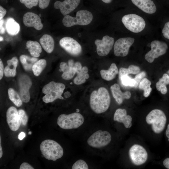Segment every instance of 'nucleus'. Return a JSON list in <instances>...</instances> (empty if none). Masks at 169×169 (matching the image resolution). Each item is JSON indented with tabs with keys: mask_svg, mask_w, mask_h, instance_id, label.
Segmentation results:
<instances>
[{
	"mask_svg": "<svg viewBox=\"0 0 169 169\" xmlns=\"http://www.w3.org/2000/svg\"><path fill=\"white\" fill-rule=\"evenodd\" d=\"M110 103L109 92L105 87H101L98 90L93 91L90 95L89 105L91 110L97 114L106 112Z\"/></svg>",
	"mask_w": 169,
	"mask_h": 169,
	"instance_id": "1",
	"label": "nucleus"
},
{
	"mask_svg": "<svg viewBox=\"0 0 169 169\" xmlns=\"http://www.w3.org/2000/svg\"><path fill=\"white\" fill-rule=\"evenodd\" d=\"M77 111L69 114H62L58 117L57 123L64 130L77 129L84 124L85 119L82 115Z\"/></svg>",
	"mask_w": 169,
	"mask_h": 169,
	"instance_id": "2",
	"label": "nucleus"
},
{
	"mask_svg": "<svg viewBox=\"0 0 169 169\" xmlns=\"http://www.w3.org/2000/svg\"><path fill=\"white\" fill-rule=\"evenodd\" d=\"M40 149L45 158L53 161L61 158L64 154L62 147L58 143L52 140L43 141L40 144Z\"/></svg>",
	"mask_w": 169,
	"mask_h": 169,
	"instance_id": "3",
	"label": "nucleus"
},
{
	"mask_svg": "<svg viewBox=\"0 0 169 169\" xmlns=\"http://www.w3.org/2000/svg\"><path fill=\"white\" fill-rule=\"evenodd\" d=\"M111 140V136L109 132L99 130L94 132L88 137L87 143L90 147L100 150L108 145Z\"/></svg>",
	"mask_w": 169,
	"mask_h": 169,
	"instance_id": "4",
	"label": "nucleus"
},
{
	"mask_svg": "<svg viewBox=\"0 0 169 169\" xmlns=\"http://www.w3.org/2000/svg\"><path fill=\"white\" fill-rule=\"evenodd\" d=\"M65 88L64 84L62 83L50 82L42 89V92L45 94L43 97V101L47 103L53 102L57 99L64 100L61 95Z\"/></svg>",
	"mask_w": 169,
	"mask_h": 169,
	"instance_id": "5",
	"label": "nucleus"
},
{
	"mask_svg": "<svg viewBox=\"0 0 169 169\" xmlns=\"http://www.w3.org/2000/svg\"><path fill=\"white\" fill-rule=\"evenodd\" d=\"M146 123L151 125L153 131L159 134L164 129L166 122V117L164 112L161 110L155 109L151 111L146 118Z\"/></svg>",
	"mask_w": 169,
	"mask_h": 169,
	"instance_id": "6",
	"label": "nucleus"
},
{
	"mask_svg": "<svg viewBox=\"0 0 169 169\" xmlns=\"http://www.w3.org/2000/svg\"><path fill=\"white\" fill-rule=\"evenodd\" d=\"M76 17L67 15L64 16L62 20L64 25L68 27L78 25H86L89 24L93 19V15L89 11L81 10L76 13Z\"/></svg>",
	"mask_w": 169,
	"mask_h": 169,
	"instance_id": "7",
	"label": "nucleus"
},
{
	"mask_svg": "<svg viewBox=\"0 0 169 169\" xmlns=\"http://www.w3.org/2000/svg\"><path fill=\"white\" fill-rule=\"evenodd\" d=\"M122 22L127 29L134 33L142 31L146 26V23L144 19L135 14L124 15L122 18Z\"/></svg>",
	"mask_w": 169,
	"mask_h": 169,
	"instance_id": "8",
	"label": "nucleus"
},
{
	"mask_svg": "<svg viewBox=\"0 0 169 169\" xmlns=\"http://www.w3.org/2000/svg\"><path fill=\"white\" fill-rule=\"evenodd\" d=\"M151 50L145 55V59L150 63L154 59L165 54L168 49L167 44L165 42L158 40L151 42L150 44Z\"/></svg>",
	"mask_w": 169,
	"mask_h": 169,
	"instance_id": "9",
	"label": "nucleus"
},
{
	"mask_svg": "<svg viewBox=\"0 0 169 169\" xmlns=\"http://www.w3.org/2000/svg\"><path fill=\"white\" fill-rule=\"evenodd\" d=\"M129 154L132 163L136 166L144 164L148 158V154L146 150L138 144L132 146L129 149Z\"/></svg>",
	"mask_w": 169,
	"mask_h": 169,
	"instance_id": "10",
	"label": "nucleus"
},
{
	"mask_svg": "<svg viewBox=\"0 0 169 169\" xmlns=\"http://www.w3.org/2000/svg\"><path fill=\"white\" fill-rule=\"evenodd\" d=\"M134 41L135 38L131 37L122 38L117 40L114 46L115 55L118 57L126 56Z\"/></svg>",
	"mask_w": 169,
	"mask_h": 169,
	"instance_id": "11",
	"label": "nucleus"
},
{
	"mask_svg": "<svg viewBox=\"0 0 169 169\" xmlns=\"http://www.w3.org/2000/svg\"><path fill=\"white\" fill-rule=\"evenodd\" d=\"M114 43V38L108 35L103 36L102 40L96 39L95 43L98 54L100 56L107 55L112 49Z\"/></svg>",
	"mask_w": 169,
	"mask_h": 169,
	"instance_id": "12",
	"label": "nucleus"
},
{
	"mask_svg": "<svg viewBox=\"0 0 169 169\" xmlns=\"http://www.w3.org/2000/svg\"><path fill=\"white\" fill-rule=\"evenodd\" d=\"M60 46L69 54L74 56L79 55L81 52L82 47L74 39L65 37L59 41Z\"/></svg>",
	"mask_w": 169,
	"mask_h": 169,
	"instance_id": "13",
	"label": "nucleus"
},
{
	"mask_svg": "<svg viewBox=\"0 0 169 169\" xmlns=\"http://www.w3.org/2000/svg\"><path fill=\"white\" fill-rule=\"evenodd\" d=\"M6 116L7 123L11 130L13 131H17L21 125V121L16 108L13 106L9 108Z\"/></svg>",
	"mask_w": 169,
	"mask_h": 169,
	"instance_id": "14",
	"label": "nucleus"
},
{
	"mask_svg": "<svg viewBox=\"0 0 169 169\" xmlns=\"http://www.w3.org/2000/svg\"><path fill=\"white\" fill-rule=\"evenodd\" d=\"M19 83L20 96L22 102L27 103L30 99L29 89L32 85L31 80L28 76L23 75L20 77Z\"/></svg>",
	"mask_w": 169,
	"mask_h": 169,
	"instance_id": "15",
	"label": "nucleus"
},
{
	"mask_svg": "<svg viewBox=\"0 0 169 169\" xmlns=\"http://www.w3.org/2000/svg\"><path fill=\"white\" fill-rule=\"evenodd\" d=\"M80 0H64L63 2L57 1L55 2V8L59 9L61 13L65 16L74 11L79 5Z\"/></svg>",
	"mask_w": 169,
	"mask_h": 169,
	"instance_id": "16",
	"label": "nucleus"
},
{
	"mask_svg": "<svg viewBox=\"0 0 169 169\" xmlns=\"http://www.w3.org/2000/svg\"><path fill=\"white\" fill-rule=\"evenodd\" d=\"M23 22L26 26L33 27L38 30L41 29L43 27L39 16L32 12H27L24 14Z\"/></svg>",
	"mask_w": 169,
	"mask_h": 169,
	"instance_id": "17",
	"label": "nucleus"
},
{
	"mask_svg": "<svg viewBox=\"0 0 169 169\" xmlns=\"http://www.w3.org/2000/svg\"><path fill=\"white\" fill-rule=\"evenodd\" d=\"M132 3L144 12L148 14L155 13L157 8L152 0H131Z\"/></svg>",
	"mask_w": 169,
	"mask_h": 169,
	"instance_id": "18",
	"label": "nucleus"
},
{
	"mask_svg": "<svg viewBox=\"0 0 169 169\" xmlns=\"http://www.w3.org/2000/svg\"><path fill=\"white\" fill-rule=\"evenodd\" d=\"M113 120L119 123H122L126 128H128L132 121V117L127 115V111L125 109H117L114 114Z\"/></svg>",
	"mask_w": 169,
	"mask_h": 169,
	"instance_id": "19",
	"label": "nucleus"
},
{
	"mask_svg": "<svg viewBox=\"0 0 169 169\" xmlns=\"http://www.w3.org/2000/svg\"><path fill=\"white\" fill-rule=\"evenodd\" d=\"M110 89L113 96L116 102L119 104H121L125 99H129L131 96L130 92L126 91L122 92L119 84H115L111 86Z\"/></svg>",
	"mask_w": 169,
	"mask_h": 169,
	"instance_id": "20",
	"label": "nucleus"
},
{
	"mask_svg": "<svg viewBox=\"0 0 169 169\" xmlns=\"http://www.w3.org/2000/svg\"><path fill=\"white\" fill-rule=\"evenodd\" d=\"M39 42L45 51L50 53L54 48V41L52 37L49 35L45 34L40 39Z\"/></svg>",
	"mask_w": 169,
	"mask_h": 169,
	"instance_id": "21",
	"label": "nucleus"
},
{
	"mask_svg": "<svg viewBox=\"0 0 169 169\" xmlns=\"http://www.w3.org/2000/svg\"><path fill=\"white\" fill-rule=\"evenodd\" d=\"M100 74L103 79L107 81H110L114 79L118 73V68L115 63H112L108 70L102 69Z\"/></svg>",
	"mask_w": 169,
	"mask_h": 169,
	"instance_id": "22",
	"label": "nucleus"
},
{
	"mask_svg": "<svg viewBox=\"0 0 169 169\" xmlns=\"http://www.w3.org/2000/svg\"><path fill=\"white\" fill-rule=\"evenodd\" d=\"M5 26L7 32L10 35H16L19 32L20 27L19 23L12 18H7Z\"/></svg>",
	"mask_w": 169,
	"mask_h": 169,
	"instance_id": "23",
	"label": "nucleus"
},
{
	"mask_svg": "<svg viewBox=\"0 0 169 169\" xmlns=\"http://www.w3.org/2000/svg\"><path fill=\"white\" fill-rule=\"evenodd\" d=\"M169 85V75L166 72L163 74L156 84V89L163 95H166L168 91L167 86Z\"/></svg>",
	"mask_w": 169,
	"mask_h": 169,
	"instance_id": "24",
	"label": "nucleus"
},
{
	"mask_svg": "<svg viewBox=\"0 0 169 169\" xmlns=\"http://www.w3.org/2000/svg\"><path fill=\"white\" fill-rule=\"evenodd\" d=\"M7 65L4 69V73L6 77H14L16 75V69L18 63V59L16 57H13L7 61Z\"/></svg>",
	"mask_w": 169,
	"mask_h": 169,
	"instance_id": "25",
	"label": "nucleus"
},
{
	"mask_svg": "<svg viewBox=\"0 0 169 169\" xmlns=\"http://www.w3.org/2000/svg\"><path fill=\"white\" fill-rule=\"evenodd\" d=\"M26 46L30 54L33 57H38L40 56L42 52L41 47L37 41L31 40L28 41Z\"/></svg>",
	"mask_w": 169,
	"mask_h": 169,
	"instance_id": "26",
	"label": "nucleus"
},
{
	"mask_svg": "<svg viewBox=\"0 0 169 169\" xmlns=\"http://www.w3.org/2000/svg\"><path fill=\"white\" fill-rule=\"evenodd\" d=\"M37 60L38 59L36 57H30L25 55H22L20 57V60L24 68L27 70L32 69L33 65Z\"/></svg>",
	"mask_w": 169,
	"mask_h": 169,
	"instance_id": "27",
	"label": "nucleus"
},
{
	"mask_svg": "<svg viewBox=\"0 0 169 169\" xmlns=\"http://www.w3.org/2000/svg\"><path fill=\"white\" fill-rule=\"evenodd\" d=\"M151 82L146 78H143L140 81L139 84V88L144 90V96L146 97H148L152 91L151 87Z\"/></svg>",
	"mask_w": 169,
	"mask_h": 169,
	"instance_id": "28",
	"label": "nucleus"
},
{
	"mask_svg": "<svg viewBox=\"0 0 169 169\" xmlns=\"http://www.w3.org/2000/svg\"><path fill=\"white\" fill-rule=\"evenodd\" d=\"M140 71V68L139 67L133 65H130L128 68H121L119 71V78L125 75L138 74Z\"/></svg>",
	"mask_w": 169,
	"mask_h": 169,
	"instance_id": "29",
	"label": "nucleus"
},
{
	"mask_svg": "<svg viewBox=\"0 0 169 169\" xmlns=\"http://www.w3.org/2000/svg\"><path fill=\"white\" fill-rule=\"evenodd\" d=\"M46 65V60L44 59H40L36 62L33 65L32 68L34 74L36 76L39 75Z\"/></svg>",
	"mask_w": 169,
	"mask_h": 169,
	"instance_id": "30",
	"label": "nucleus"
},
{
	"mask_svg": "<svg viewBox=\"0 0 169 169\" xmlns=\"http://www.w3.org/2000/svg\"><path fill=\"white\" fill-rule=\"evenodd\" d=\"M68 64L70 68L69 71L66 73H63L61 75L62 78L65 80H69L72 79L77 71L74 66V63L73 60L71 59L69 60Z\"/></svg>",
	"mask_w": 169,
	"mask_h": 169,
	"instance_id": "31",
	"label": "nucleus"
},
{
	"mask_svg": "<svg viewBox=\"0 0 169 169\" xmlns=\"http://www.w3.org/2000/svg\"><path fill=\"white\" fill-rule=\"evenodd\" d=\"M10 100L17 107L20 106L22 101L20 95L12 88H9L8 91Z\"/></svg>",
	"mask_w": 169,
	"mask_h": 169,
	"instance_id": "32",
	"label": "nucleus"
},
{
	"mask_svg": "<svg viewBox=\"0 0 169 169\" xmlns=\"http://www.w3.org/2000/svg\"><path fill=\"white\" fill-rule=\"evenodd\" d=\"M122 84L125 86H128L134 87L136 81L134 78H132L128 75H125L122 76L120 78Z\"/></svg>",
	"mask_w": 169,
	"mask_h": 169,
	"instance_id": "33",
	"label": "nucleus"
},
{
	"mask_svg": "<svg viewBox=\"0 0 169 169\" xmlns=\"http://www.w3.org/2000/svg\"><path fill=\"white\" fill-rule=\"evenodd\" d=\"M88 165L84 160L79 159L76 161L72 166V169H88Z\"/></svg>",
	"mask_w": 169,
	"mask_h": 169,
	"instance_id": "34",
	"label": "nucleus"
},
{
	"mask_svg": "<svg viewBox=\"0 0 169 169\" xmlns=\"http://www.w3.org/2000/svg\"><path fill=\"white\" fill-rule=\"evenodd\" d=\"M19 117L21 121V124L25 126L28 120V117L25 111L20 109L18 110Z\"/></svg>",
	"mask_w": 169,
	"mask_h": 169,
	"instance_id": "35",
	"label": "nucleus"
},
{
	"mask_svg": "<svg viewBox=\"0 0 169 169\" xmlns=\"http://www.w3.org/2000/svg\"><path fill=\"white\" fill-rule=\"evenodd\" d=\"M20 2L24 4L28 8L30 9L38 4V0H19Z\"/></svg>",
	"mask_w": 169,
	"mask_h": 169,
	"instance_id": "36",
	"label": "nucleus"
},
{
	"mask_svg": "<svg viewBox=\"0 0 169 169\" xmlns=\"http://www.w3.org/2000/svg\"><path fill=\"white\" fill-rule=\"evenodd\" d=\"M146 75V73L145 72L143 71L138 74L134 78V79L136 81V84L135 88H136L139 84L141 80L144 78Z\"/></svg>",
	"mask_w": 169,
	"mask_h": 169,
	"instance_id": "37",
	"label": "nucleus"
},
{
	"mask_svg": "<svg viewBox=\"0 0 169 169\" xmlns=\"http://www.w3.org/2000/svg\"><path fill=\"white\" fill-rule=\"evenodd\" d=\"M161 32L164 37L169 40V21L165 23Z\"/></svg>",
	"mask_w": 169,
	"mask_h": 169,
	"instance_id": "38",
	"label": "nucleus"
},
{
	"mask_svg": "<svg viewBox=\"0 0 169 169\" xmlns=\"http://www.w3.org/2000/svg\"><path fill=\"white\" fill-rule=\"evenodd\" d=\"M86 79L82 76L77 75L74 79V83L77 85L81 84L86 81Z\"/></svg>",
	"mask_w": 169,
	"mask_h": 169,
	"instance_id": "39",
	"label": "nucleus"
},
{
	"mask_svg": "<svg viewBox=\"0 0 169 169\" xmlns=\"http://www.w3.org/2000/svg\"><path fill=\"white\" fill-rule=\"evenodd\" d=\"M60 69L59 70L60 72H63V73H66L68 72L70 69L69 67L68 64L64 62H62L60 64Z\"/></svg>",
	"mask_w": 169,
	"mask_h": 169,
	"instance_id": "40",
	"label": "nucleus"
},
{
	"mask_svg": "<svg viewBox=\"0 0 169 169\" xmlns=\"http://www.w3.org/2000/svg\"><path fill=\"white\" fill-rule=\"evenodd\" d=\"M38 6L41 9H45L49 6L50 0H38Z\"/></svg>",
	"mask_w": 169,
	"mask_h": 169,
	"instance_id": "41",
	"label": "nucleus"
},
{
	"mask_svg": "<svg viewBox=\"0 0 169 169\" xmlns=\"http://www.w3.org/2000/svg\"><path fill=\"white\" fill-rule=\"evenodd\" d=\"M88 70V69L87 67L84 66L80 70L76 72L77 75H79L83 76V75L87 73Z\"/></svg>",
	"mask_w": 169,
	"mask_h": 169,
	"instance_id": "42",
	"label": "nucleus"
},
{
	"mask_svg": "<svg viewBox=\"0 0 169 169\" xmlns=\"http://www.w3.org/2000/svg\"><path fill=\"white\" fill-rule=\"evenodd\" d=\"M20 169H33L34 168L29 163L24 162L21 164L20 167Z\"/></svg>",
	"mask_w": 169,
	"mask_h": 169,
	"instance_id": "43",
	"label": "nucleus"
},
{
	"mask_svg": "<svg viewBox=\"0 0 169 169\" xmlns=\"http://www.w3.org/2000/svg\"><path fill=\"white\" fill-rule=\"evenodd\" d=\"M7 11L5 9L1 6H0V20L3 19V18L6 14Z\"/></svg>",
	"mask_w": 169,
	"mask_h": 169,
	"instance_id": "44",
	"label": "nucleus"
},
{
	"mask_svg": "<svg viewBox=\"0 0 169 169\" xmlns=\"http://www.w3.org/2000/svg\"><path fill=\"white\" fill-rule=\"evenodd\" d=\"M4 72L3 65L1 59H0V79L3 77Z\"/></svg>",
	"mask_w": 169,
	"mask_h": 169,
	"instance_id": "45",
	"label": "nucleus"
},
{
	"mask_svg": "<svg viewBox=\"0 0 169 169\" xmlns=\"http://www.w3.org/2000/svg\"><path fill=\"white\" fill-rule=\"evenodd\" d=\"M4 21L3 19L0 20V34H3L5 32V29L3 26V24L4 23Z\"/></svg>",
	"mask_w": 169,
	"mask_h": 169,
	"instance_id": "46",
	"label": "nucleus"
},
{
	"mask_svg": "<svg viewBox=\"0 0 169 169\" xmlns=\"http://www.w3.org/2000/svg\"><path fill=\"white\" fill-rule=\"evenodd\" d=\"M163 164L166 168L169 169V157L166 158L163 161Z\"/></svg>",
	"mask_w": 169,
	"mask_h": 169,
	"instance_id": "47",
	"label": "nucleus"
},
{
	"mask_svg": "<svg viewBox=\"0 0 169 169\" xmlns=\"http://www.w3.org/2000/svg\"><path fill=\"white\" fill-rule=\"evenodd\" d=\"M26 136L25 133L23 132H21L18 135V139L20 140H22Z\"/></svg>",
	"mask_w": 169,
	"mask_h": 169,
	"instance_id": "48",
	"label": "nucleus"
},
{
	"mask_svg": "<svg viewBox=\"0 0 169 169\" xmlns=\"http://www.w3.org/2000/svg\"><path fill=\"white\" fill-rule=\"evenodd\" d=\"M1 137L0 136V158H1L3 155V150L1 146Z\"/></svg>",
	"mask_w": 169,
	"mask_h": 169,
	"instance_id": "49",
	"label": "nucleus"
},
{
	"mask_svg": "<svg viewBox=\"0 0 169 169\" xmlns=\"http://www.w3.org/2000/svg\"><path fill=\"white\" fill-rule=\"evenodd\" d=\"M165 134L166 137L169 139V124L168 125Z\"/></svg>",
	"mask_w": 169,
	"mask_h": 169,
	"instance_id": "50",
	"label": "nucleus"
},
{
	"mask_svg": "<svg viewBox=\"0 0 169 169\" xmlns=\"http://www.w3.org/2000/svg\"><path fill=\"white\" fill-rule=\"evenodd\" d=\"M64 95L65 98H67L70 97L71 94L69 91H67L64 93Z\"/></svg>",
	"mask_w": 169,
	"mask_h": 169,
	"instance_id": "51",
	"label": "nucleus"
},
{
	"mask_svg": "<svg viewBox=\"0 0 169 169\" xmlns=\"http://www.w3.org/2000/svg\"><path fill=\"white\" fill-rule=\"evenodd\" d=\"M103 2L106 3H109L112 2L113 0H101Z\"/></svg>",
	"mask_w": 169,
	"mask_h": 169,
	"instance_id": "52",
	"label": "nucleus"
},
{
	"mask_svg": "<svg viewBox=\"0 0 169 169\" xmlns=\"http://www.w3.org/2000/svg\"><path fill=\"white\" fill-rule=\"evenodd\" d=\"M83 77L86 79H88L89 77V75L88 73L85 74L84 75Z\"/></svg>",
	"mask_w": 169,
	"mask_h": 169,
	"instance_id": "53",
	"label": "nucleus"
},
{
	"mask_svg": "<svg viewBox=\"0 0 169 169\" xmlns=\"http://www.w3.org/2000/svg\"><path fill=\"white\" fill-rule=\"evenodd\" d=\"M3 40V38L1 37V36L0 37V41H2Z\"/></svg>",
	"mask_w": 169,
	"mask_h": 169,
	"instance_id": "54",
	"label": "nucleus"
},
{
	"mask_svg": "<svg viewBox=\"0 0 169 169\" xmlns=\"http://www.w3.org/2000/svg\"><path fill=\"white\" fill-rule=\"evenodd\" d=\"M131 126H132V124L131 123V124L130 125H129V126L128 128H130L131 127Z\"/></svg>",
	"mask_w": 169,
	"mask_h": 169,
	"instance_id": "55",
	"label": "nucleus"
},
{
	"mask_svg": "<svg viewBox=\"0 0 169 169\" xmlns=\"http://www.w3.org/2000/svg\"><path fill=\"white\" fill-rule=\"evenodd\" d=\"M31 131H29V132H28V134H29V135H31Z\"/></svg>",
	"mask_w": 169,
	"mask_h": 169,
	"instance_id": "56",
	"label": "nucleus"
},
{
	"mask_svg": "<svg viewBox=\"0 0 169 169\" xmlns=\"http://www.w3.org/2000/svg\"><path fill=\"white\" fill-rule=\"evenodd\" d=\"M70 84H72V83H71Z\"/></svg>",
	"mask_w": 169,
	"mask_h": 169,
	"instance_id": "57",
	"label": "nucleus"
}]
</instances>
